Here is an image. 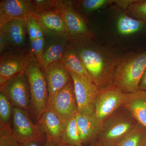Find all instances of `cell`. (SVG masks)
Segmentation results:
<instances>
[{
	"mask_svg": "<svg viewBox=\"0 0 146 146\" xmlns=\"http://www.w3.org/2000/svg\"><path fill=\"white\" fill-rule=\"evenodd\" d=\"M70 43L99 90L112 85L114 73L122 57L97 44L95 38L86 35L70 36Z\"/></svg>",
	"mask_w": 146,
	"mask_h": 146,
	"instance_id": "1",
	"label": "cell"
},
{
	"mask_svg": "<svg viewBox=\"0 0 146 146\" xmlns=\"http://www.w3.org/2000/svg\"><path fill=\"white\" fill-rule=\"evenodd\" d=\"M146 69V50L122 57L114 73L112 85L125 93L137 92Z\"/></svg>",
	"mask_w": 146,
	"mask_h": 146,
	"instance_id": "2",
	"label": "cell"
},
{
	"mask_svg": "<svg viewBox=\"0 0 146 146\" xmlns=\"http://www.w3.org/2000/svg\"><path fill=\"white\" fill-rule=\"evenodd\" d=\"M25 72L31 92L29 110L38 121L47 108L49 94L46 79L39 60L33 56Z\"/></svg>",
	"mask_w": 146,
	"mask_h": 146,
	"instance_id": "3",
	"label": "cell"
},
{
	"mask_svg": "<svg viewBox=\"0 0 146 146\" xmlns=\"http://www.w3.org/2000/svg\"><path fill=\"white\" fill-rule=\"evenodd\" d=\"M118 110L103 123L97 139L102 145L114 146L119 144L138 123L126 108L122 111Z\"/></svg>",
	"mask_w": 146,
	"mask_h": 146,
	"instance_id": "4",
	"label": "cell"
},
{
	"mask_svg": "<svg viewBox=\"0 0 146 146\" xmlns=\"http://www.w3.org/2000/svg\"><path fill=\"white\" fill-rule=\"evenodd\" d=\"M129 94L112 85L99 90L95 103V114L99 122L102 124L110 116L123 107Z\"/></svg>",
	"mask_w": 146,
	"mask_h": 146,
	"instance_id": "5",
	"label": "cell"
},
{
	"mask_svg": "<svg viewBox=\"0 0 146 146\" xmlns=\"http://www.w3.org/2000/svg\"><path fill=\"white\" fill-rule=\"evenodd\" d=\"M11 127L20 144L34 142L40 144L44 140V135L39 124L33 123L27 110L13 107Z\"/></svg>",
	"mask_w": 146,
	"mask_h": 146,
	"instance_id": "6",
	"label": "cell"
},
{
	"mask_svg": "<svg viewBox=\"0 0 146 146\" xmlns=\"http://www.w3.org/2000/svg\"><path fill=\"white\" fill-rule=\"evenodd\" d=\"M47 107L53 111L65 125L78 112L72 80L56 94L48 96Z\"/></svg>",
	"mask_w": 146,
	"mask_h": 146,
	"instance_id": "7",
	"label": "cell"
},
{
	"mask_svg": "<svg viewBox=\"0 0 146 146\" xmlns=\"http://www.w3.org/2000/svg\"><path fill=\"white\" fill-rule=\"evenodd\" d=\"M13 107L28 111L29 108L31 92L25 71L17 75L0 86Z\"/></svg>",
	"mask_w": 146,
	"mask_h": 146,
	"instance_id": "8",
	"label": "cell"
},
{
	"mask_svg": "<svg viewBox=\"0 0 146 146\" xmlns=\"http://www.w3.org/2000/svg\"><path fill=\"white\" fill-rule=\"evenodd\" d=\"M32 56L27 48L9 50L1 54L0 86L8 80L25 72Z\"/></svg>",
	"mask_w": 146,
	"mask_h": 146,
	"instance_id": "9",
	"label": "cell"
},
{
	"mask_svg": "<svg viewBox=\"0 0 146 146\" xmlns=\"http://www.w3.org/2000/svg\"><path fill=\"white\" fill-rule=\"evenodd\" d=\"M54 11L63 18L69 36L86 35L95 38L84 18L74 7L72 2L56 1Z\"/></svg>",
	"mask_w": 146,
	"mask_h": 146,
	"instance_id": "10",
	"label": "cell"
},
{
	"mask_svg": "<svg viewBox=\"0 0 146 146\" xmlns=\"http://www.w3.org/2000/svg\"><path fill=\"white\" fill-rule=\"evenodd\" d=\"M79 113H95V103L99 90L86 79L70 72Z\"/></svg>",
	"mask_w": 146,
	"mask_h": 146,
	"instance_id": "11",
	"label": "cell"
},
{
	"mask_svg": "<svg viewBox=\"0 0 146 146\" xmlns=\"http://www.w3.org/2000/svg\"><path fill=\"white\" fill-rule=\"evenodd\" d=\"M45 30L44 49L39 60L43 70L50 64L62 59L70 43L68 34Z\"/></svg>",
	"mask_w": 146,
	"mask_h": 146,
	"instance_id": "12",
	"label": "cell"
},
{
	"mask_svg": "<svg viewBox=\"0 0 146 146\" xmlns=\"http://www.w3.org/2000/svg\"><path fill=\"white\" fill-rule=\"evenodd\" d=\"M2 33L8 44L9 50H21L27 48L28 34L26 21L24 19H13L0 25Z\"/></svg>",
	"mask_w": 146,
	"mask_h": 146,
	"instance_id": "13",
	"label": "cell"
},
{
	"mask_svg": "<svg viewBox=\"0 0 146 146\" xmlns=\"http://www.w3.org/2000/svg\"><path fill=\"white\" fill-rule=\"evenodd\" d=\"M35 10L32 1L3 0L0 2V25L13 19L26 20L33 15Z\"/></svg>",
	"mask_w": 146,
	"mask_h": 146,
	"instance_id": "14",
	"label": "cell"
},
{
	"mask_svg": "<svg viewBox=\"0 0 146 146\" xmlns=\"http://www.w3.org/2000/svg\"><path fill=\"white\" fill-rule=\"evenodd\" d=\"M44 71L49 96L56 94L72 80L70 71L61 60L50 64Z\"/></svg>",
	"mask_w": 146,
	"mask_h": 146,
	"instance_id": "15",
	"label": "cell"
},
{
	"mask_svg": "<svg viewBox=\"0 0 146 146\" xmlns=\"http://www.w3.org/2000/svg\"><path fill=\"white\" fill-rule=\"evenodd\" d=\"M76 118L83 146L94 143L97 140L102 125L98 121L96 114L77 112Z\"/></svg>",
	"mask_w": 146,
	"mask_h": 146,
	"instance_id": "16",
	"label": "cell"
},
{
	"mask_svg": "<svg viewBox=\"0 0 146 146\" xmlns=\"http://www.w3.org/2000/svg\"><path fill=\"white\" fill-rule=\"evenodd\" d=\"M38 122L46 133V140L56 145L60 144L65 125L51 109L47 107Z\"/></svg>",
	"mask_w": 146,
	"mask_h": 146,
	"instance_id": "17",
	"label": "cell"
},
{
	"mask_svg": "<svg viewBox=\"0 0 146 146\" xmlns=\"http://www.w3.org/2000/svg\"><path fill=\"white\" fill-rule=\"evenodd\" d=\"M136 121L146 129V91L139 90L130 93L124 107Z\"/></svg>",
	"mask_w": 146,
	"mask_h": 146,
	"instance_id": "18",
	"label": "cell"
},
{
	"mask_svg": "<svg viewBox=\"0 0 146 146\" xmlns=\"http://www.w3.org/2000/svg\"><path fill=\"white\" fill-rule=\"evenodd\" d=\"M61 60L70 72L94 83L77 52L70 43L67 46Z\"/></svg>",
	"mask_w": 146,
	"mask_h": 146,
	"instance_id": "19",
	"label": "cell"
},
{
	"mask_svg": "<svg viewBox=\"0 0 146 146\" xmlns=\"http://www.w3.org/2000/svg\"><path fill=\"white\" fill-rule=\"evenodd\" d=\"M33 15L38 19L45 29L68 34L64 21L61 16L57 12L48 11L35 13Z\"/></svg>",
	"mask_w": 146,
	"mask_h": 146,
	"instance_id": "20",
	"label": "cell"
},
{
	"mask_svg": "<svg viewBox=\"0 0 146 146\" xmlns=\"http://www.w3.org/2000/svg\"><path fill=\"white\" fill-rule=\"evenodd\" d=\"M145 28L146 22L132 18L127 14H121L117 21V30L121 35H131L142 31Z\"/></svg>",
	"mask_w": 146,
	"mask_h": 146,
	"instance_id": "21",
	"label": "cell"
},
{
	"mask_svg": "<svg viewBox=\"0 0 146 146\" xmlns=\"http://www.w3.org/2000/svg\"><path fill=\"white\" fill-rule=\"evenodd\" d=\"M76 115L65 123L61 136L60 144L83 146L77 123Z\"/></svg>",
	"mask_w": 146,
	"mask_h": 146,
	"instance_id": "22",
	"label": "cell"
},
{
	"mask_svg": "<svg viewBox=\"0 0 146 146\" xmlns=\"http://www.w3.org/2000/svg\"><path fill=\"white\" fill-rule=\"evenodd\" d=\"M146 141V129L137 123L119 143L120 146H143Z\"/></svg>",
	"mask_w": 146,
	"mask_h": 146,
	"instance_id": "23",
	"label": "cell"
},
{
	"mask_svg": "<svg viewBox=\"0 0 146 146\" xmlns=\"http://www.w3.org/2000/svg\"><path fill=\"white\" fill-rule=\"evenodd\" d=\"M13 107L5 94L0 91V125H11Z\"/></svg>",
	"mask_w": 146,
	"mask_h": 146,
	"instance_id": "24",
	"label": "cell"
},
{
	"mask_svg": "<svg viewBox=\"0 0 146 146\" xmlns=\"http://www.w3.org/2000/svg\"><path fill=\"white\" fill-rule=\"evenodd\" d=\"M26 21L29 40L44 37L45 29L35 16L31 15L29 16L26 19Z\"/></svg>",
	"mask_w": 146,
	"mask_h": 146,
	"instance_id": "25",
	"label": "cell"
},
{
	"mask_svg": "<svg viewBox=\"0 0 146 146\" xmlns=\"http://www.w3.org/2000/svg\"><path fill=\"white\" fill-rule=\"evenodd\" d=\"M125 11L131 17L146 22V0H134Z\"/></svg>",
	"mask_w": 146,
	"mask_h": 146,
	"instance_id": "26",
	"label": "cell"
},
{
	"mask_svg": "<svg viewBox=\"0 0 146 146\" xmlns=\"http://www.w3.org/2000/svg\"><path fill=\"white\" fill-rule=\"evenodd\" d=\"M78 5L86 13H90L99 10L108 5L112 4V0H83L78 1Z\"/></svg>",
	"mask_w": 146,
	"mask_h": 146,
	"instance_id": "27",
	"label": "cell"
},
{
	"mask_svg": "<svg viewBox=\"0 0 146 146\" xmlns=\"http://www.w3.org/2000/svg\"><path fill=\"white\" fill-rule=\"evenodd\" d=\"M0 146H20L13 135L11 125H0Z\"/></svg>",
	"mask_w": 146,
	"mask_h": 146,
	"instance_id": "28",
	"label": "cell"
},
{
	"mask_svg": "<svg viewBox=\"0 0 146 146\" xmlns=\"http://www.w3.org/2000/svg\"><path fill=\"white\" fill-rule=\"evenodd\" d=\"M45 45L44 37L34 40H29V50L32 55L38 60L42 56Z\"/></svg>",
	"mask_w": 146,
	"mask_h": 146,
	"instance_id": "29",
	"label": "cell"
},
{
	"mask_svg": "<svg viewBox=\"0 0 146 146\" xmlns=\"http://www.w3.org/2000/svg\"><path fill=\"white\" fill-rule=\"evenodd\" d=\"M32 1L35 10V14L46 11H54L56 1L36 0Z\"/></svg>",
	"mask_w": 146,
	"mask_h": 146,
	"instance_id": "30",
	"label": "cell"
},
{
	"mask_svg": "<svg viewBox=\"0 0 146 146\" xmlns=\"http://www.w3.org/2000/svg\"><path fill=\"white\" fill-rule=\"evenodd\" d=\"M133 1L134 0H116L114 1L113 4L117 8L125 11Z\"/></svg>",
	"mask_w": 146,
	"mask_h": 146,
	"instance_id": "31",
	"label": "cell"
},
{
	"mask_svg": "<svg viewBox=\"0 0 146 146\" xmlns=\"http://www.w3.org/2000/svg\"><path fill=\"white\" fill-rule=\"evenodd\" d=\"M9 50L7 42L2 33L0 31V53L2 54L3 53Z\"/></svg>",
	"mask_w": 146,
	"mask_h": 146,
	"instance_id": "32",
	"label": "cell"
},
{
	"mask_svg": "<svg viewBox=\"0 0 146 146\" xmlns=\"http://www.w3.org/2000/svg\"><path fill=\"white\" fill-rule=\"evenodd\" d=\"M20 144V143H19ZM20 146H57L58 145L50 143L46 140V142L43 145H40V144L36 142H31L25 143L20 144Z\"/></svg>",
	"mask_w": 146,
	"mask_h": 146,
	"instance_id": "33",
	"label": "cell"
},
{
	"mask_svg": "<svg viewBox=\"0 0 146 146\" xmlns=\"http://www.w3.org/2000/svg\"><path fill=\"white\" fill-rule=\"evenodd\" d=\"M139 90L146 91V69L141 78Z\"/></svg>",
	"mask_w": 146,
	"mask_h": 146,
	"instance_id": "34",
	"label": "cell"
},
{
	"mask_svg": "<svg viewBox=\"0 0 146 146\" xmlns=\"http://www.w3.org/2000/svg\"><path fill=\"white\" fill-rule=\"evenodd\" d=\"M86 146H103L101 144H100V143H99L98 142H94V143H92L90 145H88Z\"/></svg>",
	"mask_w": 146,
	"mask_h": 146,
	"instance_id": "35",
	"label": "cell"
},
{
	"mask_svg": "<svg viewBox=\"0 0 146 146\" xmlns=\"http://www.w3.org/2000/svg\"><path fill=\"white\" fill-rule=\"evenodd\" d=\"M57 146H76L74 145H63V144H59V145H58Z\"/></svg>",
	"mask_w": 146,
	"mask_h": 146,
	"instance_id": "36",
	"label": "cell"
},
{
	"mask_svg": "<svg viewBox=\"0 0 146 146\" xmlns=\"http://www.w3.org/2000/svg\"><path fill=\"white\" fill-rule=\"evenodd\" d=\"M143 146H146V141H145V143H144L143 145Z\"/></svg>",
	"mask_w": 146,
	"mask_h": 146,
	"instance_id": "37",
	"label": "cell"
},
{
	"mask_svg": "<svg viewBox=\"0 0 146 146\" xmlns=\"http://www.w3.org/2000/svg\"><path fill=\"white\" fill-rule=\"evenodd\" d=\"M114 146H120L119 144H118V145H116Z\"/></svg>",
	"mask_w": 146,
	"mask_h": 146,
	"instance_id": "38",
	"label": "cell"
}]
</instances>
